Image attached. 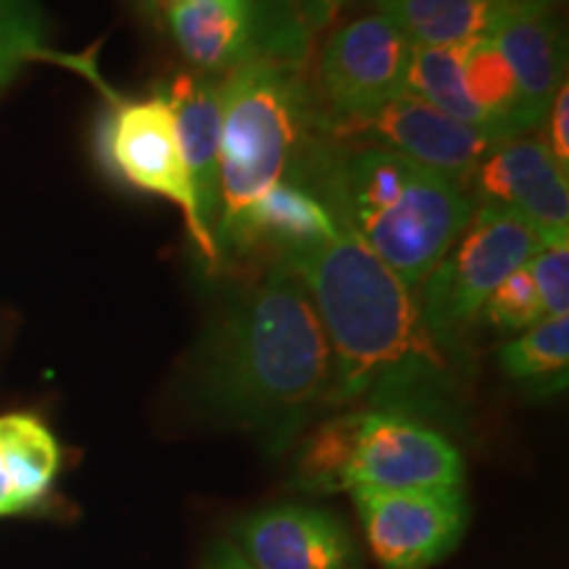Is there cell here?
<instances>
[{"label":"cell","mask_w":569,"mask_h":569,"mask_svg":"<svg viewBox=\"0 0 569 569\" xmlns=\"http://www.w3.org/2000/svg\"><path fill=\"white\" fill-rule=\"evenodd\" d=\"M277 264L301 280L325 327L332 353L327 409L365 403L453 422L472 377L467 351L432 332L415 290L356 234L340 227L338 238Z\"/></svg>","instance_id":"1"},{"label":"cell","mask_w":569,"mask_h":569,"mask_svg":"<svg viewBox=\"0 0 569 569\" xmlns=\"http://www.w3.org/2000/svg\"><path fill=\"white\" fill-rule=\"evenodd\" d=\"M332 353L301 280L272 264L211 311L182 369V396L203 419L282 451L327 409Z\"/></svg>","instance_id":"2"},{"label":"cell","mask_w":569,"mask_h":569,"mask_svg":"<svg viewBox=\"0 0 569 569\" xmlns=\"http://www.w3.org/2000/svg\"><path fill=\"white\" fill-rule=\"evenodd\" d=\"M288 180L317 193L336 222L411 290L446 259L475 211L459 184L367 142L317 138Z\"/></svg>","instance_id":"3"},{"label":"cell","mask_w":569,"mask_h":569,"mask_svg":"<svg viewBox=\"0 0 569 569\" xmlns=\"http://www.w3.org/2000/svg\"><path fill=\"white\" fill-rule=\"evenodd\" d=\"M306 67L251 53L219 80V209L213 238L256 198L288 180L319 138L311 117Z\"/></svg>","instance_id":"4"},{"label":"cell","mask_w":569,"mask_h":569,"mask_svg":"<svg viewBox=\"0 0 569 569\" xmlns=\"http://www.w3.org/2000/svg\"><path fill=\"white\" fill-rule=\"evenodd\" d=\"M298 486L319 493L461 488L465 459L425 419L388 409H356L325 419L306 438Z\"/></svg>","instance_id":"5"},{"label":"cell","mask_w":569,"mask_h":569,"mask_svg":"<svg viewBox=\"0 0 569 569\" xmlns=\"http://www.w3.org/2000/svg\"><path fill=\"white\" fill-rule=\"evenodd\" d=\"M103 96L106 109L96 127V156L103 172L122 188L177 206L198 259L209 272L224 269L227 261L198 206L172 109L161 88L146 98L119 96L111 88Z\"/></svg>","instance_id":"6"},{"label":"cell","mask_w":569,"mask_h":569,"mask_svg":"<svg viewBox=\"0 0 569 569\" xmlns=\"http://www.w3.org/2000/svg\"><path fill=\"white\" fill-rule=\"evenodd\" d=\"M411 40L382 13L346 21L317 42L303 80L319 138L365 122L407 92Z\"/></svg>","instance_id":"7"},{"label":"cell","mask_w":569,"mask_h":569,"mask_svg":"<svg viewBox=\"0 0 569 569\" xmlns=\"http://www.w3.org/2000/svg\"><path fill=\"white\" fill-rule=\"evenodd\" d=\"M543 234L517 211L482 203L446 259L419 284V309L443 343L461 348V330L511 272L528 267Z\"/></svg>","instance_id":"8"},{"label":"cell","mask_w":569,"mask_h":569,"mask_svg":"<svg viewBox=\"0 0 569 569\" xmlns=\"http://www.w3.org/2000/svg\"><path fill=\"white\" fill-rule=\"evenodd\" d=\"M369 551L386 569H427L446 559L467 530L461 488L353 490Z\"/></svg>","instance_id":"9"},{"label":"cell","mask_w":569,"mask_h":569,"mask_svg":"<svg viewBox=\"0 0 569 569\" xmlns=\"http://www.w3.org/2000/svg\"><path fill=\"white\" fill-rule=\"evenodd\" d=\"M325 140L367 142V146L388 148V151H396L432 169L436 174L459 184L461 190H467L480 161L501 142L478 127L461 124L457 119L446 117L436 106L419 101L409 92L382 106L365 122L346 127V130Z\"/></svg>","instance_id":"10"},{"label":"cell","mask_w":569,"mask_h":569,"mask_svg":"<svg viewBox=\"0 0 569 569\" xmlns=\"http://www.w3.org/2000/svg\"><path fill=\"white\" fill-rule=\"evenodd\" d=\"M482 203L517 211L546 243L569 238V184L543 140H501L475 172Z\"/></svg>","instance_id":"11"},{"label":"cell","mask_w":569,"mask_h":569,"mask_svg":"<svg viewBox=\"0 0 569 569\" xmlns=\"http://www.w3.org/2000/svg\"><path fill=\"white\" fill-rule=\"evenodd\" d=\"M238 553L253 569H356L359 551L338 517L282 503L246 517L234 528Z\"/></svg>","instance_id":"12"},{"label":"cell","mask_w":569,"mask_h":569,"mask_svg":"<svg viewBox=\"0 0 569 569\" xmlns=\"http://www.w3.org/2000/svg\"><path fill=\"white\" fill-rule=\"evenodd\" d=\"M340 224L317 193L296 180H280L217 232L227 253H267L272 264L338 238Z\"/></svg>","instance_id":"13"},{"label":"cell","mask_w":569,"mask_h":569,"mask_svg":"<svg viewBox=\"0 0 569 569\" xmlns=\"http://www.w3.org/2000/svg\"><path fill=\"white\" fill-rule=\"evenodd\" d=\"M557 11L536 9L519 13L490 38L496 51L515 71L528 130L546 122L553 96L567 82V38Z\"/></svg>","instance_id":"14"},{"label":"cell","mask_w":569,"mask_h":569,"mask_svg":"<svg viewBox=\"0 0 569 569\" xmlns=\"http://www.w3.org/2000/svg\"><path fill=\"white\" fill-rule=\"evenodd\" d=\"M561 0H375L411 46L486 42L519 13L559 9Z\"/></svg>","instance_id":"15"},{"label":"cell","mask_w":569,"mask_h":569,"mask_svg":"<svg viewBox=\"0 0 569 569\" xmlns=\"http://www.w3.org/2000/svg\"><path fill=\"white\" fill-rule=\"evenodd\" d=\"M161 92L172 109L198 206L213 232L219 209V134H222L219 80L196 69L177 71Z\"/></svg>","instance_id":"16"},{"label":"cell","mask_w":569,"mask_h":569,"mask_svg":"<svg viewBox=\"0 0 569 569\" xmlns=\"http://www.w3.org/2000/svg\"><path fill=\"white\" fill-rule=\"evenodd\" d=\"M163 19L177 48L201 74H227L253 53L251 0H184Z\"/></svg>","instance_id":"17"},{"label":"cell","mask_w":569,"mask_h":569,"mask_svg":"<svg viewBox=\"0 0 569 569\" xmlns=\"http://www.w3.org/2000/svg\"><path fill=\"white\" fill-rule=\"evenodd\" d=\"M253 53L306 67L319 38L348 0H251Z\"/></svg>","instance_id":"18"},{"label":"cell","mask_w":569,"mask_h":569,"mask_svg":"<svg viewBox=\"0 0 569 569\" xmlns=\"http://www.w3.org/2000/svg\"><path fill=\"white\" fill-rule=\"evenodd\" d=\"M0 457L9 469L21 511L34 509L51 493L61 467V448L40 417L27 411L0 417Z\"/></svg>","instance_id":"19"},{"label":"cell","mask_w":569,"mask_h":569,"mask_svg":"<svg viewBox=\"0 0 569 569\" xmlns=\"http://www.w3.org/2000/svg\"><path fill=\"white\" fill-rule=\"evenodd\" d=\"M34 61L61 63L88 77L101 92L109 90L88 56H69L48 46V21L40 0H0V90Z\"/></svg>","instance_id":"20"},{"label":"cell","mask_w":569,"mask_h":569,"mask_svg":"<svg viewBox=\"0 0 569 569\" xmlns=\"http://www.w3.org/2000/svg\"><path fill=\"white\" fill-rule=\"evenodd\" d=\"M461 82H465L467 98L488 119L498 140H511L530 132L522 103H519L515 71L496 51L493 42L486 40L467 46L465 61H461Z\"/></svg>","instance_id":"21"},{"label":"cell","mask_w":569,"mask_h":569,"mask_svg":"<svg viewBox=\"0 0 569 569\" xmlns=\"http://www.w3.org/2000/svg\"><path fill=\"white\" fill-rule=\"evenodd\" d=\"M503 372L532 393H559L569 372V315L543 317L511 338L498 353Z\"/></svg>","instance_id":"22"},{"label":"cell","mask_w":569,"mask_h":569,"mask_svg":"<svg viewBox=\"0 0 569 569\" xmlns=\"http://www.w3.org/2000/svg\"><path fill=\"white\" fill-rule=\"evenodd\" d=\"M465 51L467 46L411 48L407 92L409 96H417L419 101L436 106L438 111H443L446 117L457 119L461 124L478 127V130L493 134L488 119L482 117L478 106L469 101L465 92V82H461V61H465Z\"/></svg>","instance_id":"23"},{"label":"cell","mask_w":569,"mask_h":569,"mask_svg":"<svg viewBox=\"0 0 569 569\" xmlns=\"http://www.w3.org/2000/svg\"><path fill=\"white\" fill-rule=\"evenodd\" d=\"M480 315L503 336H519V332L540 322L546 317L543 303H540L538 288L532 282L528 267L517 269L498 284L493 293L488 296V301L482 303Z\"/></svg>","instance_id":"24"},{"label":"cell","mask_w":569,"mask_h":569,"mask_svg":"<svg viewBox=\"0 0 569 569\" xmlns=\"http://www.w3.org/2000/svg\"><path fill=\"white\" fill-rule=\"evenodd\" d=\"M546 317L569 315V238L551 240L528 261Z\"/></svg>","instance_id":"25"},{"label":"cell","mask_w":569,"mask_h":569,"mask_svg":"<svg viewBox=\"0 0 569 569\" xmlns=\"http://www.w3.org/2000/svg\"><path fill=\"white\" fill-rule=\"evenodd\" d=\"M546 124H549V138L543 142L549 146L553 161L559 163L561 169L569 167V88L567 82L561 84L557 96L549 106V113H546Z\"/></svg>","instance_id":"26"},{"label":"cell","mask_w":569,"mask_h":569,"mask_svg":"<svg viewBox=\"0 0 569 569\" xmlns=\"http://www.w3.org/2000/svg\"><path fill=\"white\" fill-rule=\"evenodd\" d=\"M21 515L17 490H13V482L9 478V469L3 465V457H0V517Z\"/></svg>","instance_id":"27"},{"label":"cell","mask_w":569,"mask_h":569,"mask_svg":"<svg viewBox=\"0 0 569 569\" xmlns=\"http://www.w3.org/2000/svg\"><path fill=\"white\" fill-rule=\"evenodd\" d=\"M211 569H253V567L248 565V561L240 557L238 551L230 549V546H222V549H219L217 561L211 565Z\"/></svg>","instance_id":"28"},{"label":"cell","mask_w":569,"mask_h":569,"mask_svg":"<svg viewBox=\"0 0 569 569\" xmlns=\"http://www.w3.org/2000/svg\"><path fill=\"white\" fill-rule=\"evenodd\" d=\"M177 3H184V0H146V11L148 13H153V11L167 13L169 9H174Z\"/></svg>","instance_id":"29"},{"label":"cell","mask_w":569,"mask_h":569,"mask_svg":"<svg viewBox=\"0 0 569 569\" xmlns=\"http://www.w3.org/2000/svg\"><path fill=\"white\" fill-rule=\"evenodd\" d=\"M138 3H140V9H142V11H146V0H138Z\"/></svg>","instance_id":"30"}]
</instances>
